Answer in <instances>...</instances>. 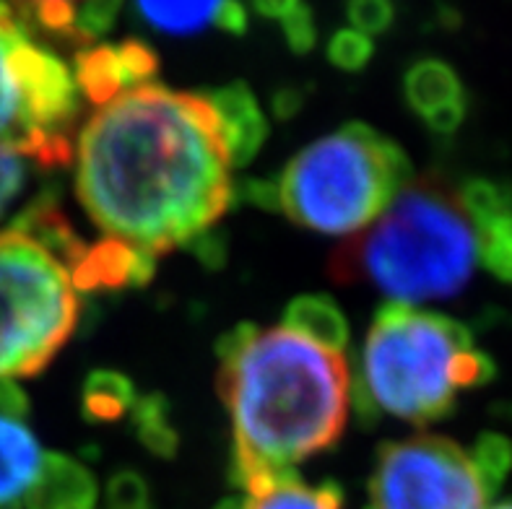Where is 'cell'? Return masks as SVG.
I'll list each match as a JSON object with an SVG mask.
<instances>
[{"mask_svg":"<svg viewBox=\"0 0 512 509\" xmlns=\"http://www.w3.org/2000/svg\"><path fill=\"white\" fill-rule=\"evenodd\" d=\"M76 193L107 237L151 255L185 247L232 206V162L206 94L146 84L78 133Z\"/></svg>","mask_w":512,"mask_h":509,"instance_id":"1","label":"cell"},{"mask_svg":"<svg viewBox=\"0 0 512 509\" xmlns=\"http://www.w3.org/2000/svg\"><path fill=\"white\" fill-rule=\"evenodd\" d=\"M351 380L344 354L286 328H255L219 359L216 390L232 419V484L255 494L331 450L349 421Z\"/></svg>","mask_w":512,"mask_h":509,"instance_id":"2","label":"cell"},{"mask_svg":"<svg viewBox=\"0 0 512 509\" xmlns=\"http://www.w3.org/2000/svg\"><path fill=\"white\" fill-rule=\"evenodd\" d=\"M479 237L458 190L437 174L403 187L388 211L346 239L328 260L336 284H367L388 302H440L458 297L474 276Z\"/></svg>","mask_w":512,"mask_h":509,"instance_id":"3","label":"cell"},{"mask_svg":"<svg viewBox=\"0 0 512 509\" xmlns=\"http://www.w3.org/2000/svg\"><path fill=\"white\" fill-rule=\"evenodd\" d=\"M351 380V413L364 429L390 413L406 424L448 419L458 395L494 380L497 367L463 323L385 302L364 338Z\"/></svg>","mask_w":512,"mask_h":509,"instance_id":"4","label":"cell"},{"mask_svg":"<svg viewBox=\"0 0 512 509\" xmlns=\"http://www.w3.org/2000/svg\"><path fill=\"white\" fill-rule=\"evenodd\" d=\"M414 180L396 141L367 123H346L299 151L279 177L281 211L318 234H359Z\"/></svg>","mask_w":512,"mask_h":509,"instance_id":"5","label":"cell"},{"mask_svg":"<svg viewBox=\"0 0 512 509\" xmlns=\"http://www.w3.org/2000/svg\"><path fill=\"white\" fill-rule=\"evenodd\" d=\"M37 29L29 0H0V146L45 169L65 167L73 159L78 89Z\"/></svg>","mask_w":512,"mask_h":509,"instance_id":"6","label":"cell"},{"mask_svg":"<svg viewBox=\"0 0 512 509\" xmlns=\"http://www.w3.org/2000/svg\"><path fill=\"white\" fill-rule=\"evenodd\" d=\"M71 273L39 239L11 224L0 232V377H34L78 325Z\"/></svg>","mask_w":512,"mask_h":509,"instance_id":"7","label":"cell"},{"mask_svg":"<svg viewBox=\"0 0 512 509\" xmlns=\"http://www.w3.org/2000/svg\"><path fill=\"white\" fill-rule=\"evenodd\" d=\"M471 455L440 434H416L377 447L367 509H484Z\"/></svg>","mask_w":512,"mask_h":509,"instance_id":"8","label":"cell"},{"mask_svg":"<svg viewBox=\"0 0 512 509\" xmlns=\"http://www.w3.org/2000/svg\"><path fill=\"white\" fill-rule=\"evenodd\" d=\"M159 73V55L149 42L128 37L117 45L81 47L73 58V81L86 102L104 107L125 91L151 84Z\"/></svg>","mask_w":512,"mask_h":509,"instance_id":"9","label":"cell"},{"mask_svg":"<svg viewBox=\"0 0 512 509\" xmlns=\"http://www.w3.org/2000/svg\"><path fill=\"white\" fill-rule=\"evenodd\" d=\"M156 255L128 245L117 237H104L94 245H86L81 258L71 268V281L76 291H120L141 289L154 278Z\"/></svg>","mask_w":512,"mask_h":509,"instance_id":"10","label":"cell"},{"mask_svg":"<svg viewBox=\"0 0 512 509\" xmlns=\"http://www.w3.org/2000/svg\"><path fill=\"white\" fill-rule=\"evenodd\" d=\"M206 97L211 99L216 115H219L229 162L232 167H247L268 138V120L260 112L258 97L245 81H232Z\"/></svg>","mask_w":512,"mask_h":509,"instance_id":"11","label":"cell"},{"mask_svg":"<svg viewBox=\"0 0 512 509\" xmlns=\"http://www.w3.org/2000/svg\"><path fill=\"white\" fill-rule=\"evenodd\" d=\"M97 499V481L81 460L47 452L37 481L26 494L24 509H94Z\"/></svg>","mask_w":512,"mask_h":509,"instance_id":"12","label":"cell"},{"mask_svg":"<svg viewBox=\"0 0 512 509\" xmlns=\"http://www.w3.org/2000/svg\"><path fill=\"white\" fill-rule=\"evenodd\" d=\"M42 460V447L24 421L0 416V509H24Z\"/></svg>","mask_w":512,"mask_h":509,"instance_id":"13","label":"cell"},{"mask_svg":"<svg viewBox=\"0 0 512 509\" xmlns=\"http://www.w3.org/2000/svg\"><path fill=\"white\" fill-rule=\"evenodd\" d=\"M284 328L336 354H344L351 343L349 320L328 294H302L292 299L284 310Z\"/></svg>","mask_w":512,"mask_h":509,"instance_id":"14","label":"cell"},{"mask_svg":"<svg viewBox=\"0 0 512 509\" xmlns=\"http://www.w3.org/2000/svg\"><path fill=\"white\" fill-rule=\"evenodd\" d=\"M403 99L416 115L427 120L450 104L468 102V94L453 65L440 58H424L403 73Z\"/></svg>","mask_w":512,"mask_h":509,"instance_id":"15","label":"cell"},{"mask_svg":"<svg viewBox=\"0 0 512 509\" xmlns=\"http://www.w3.org/2000/svg\"><path fill=\"white\" fill-rule=\"evenodd\" d=\"M224 3L227 0H133L143 24L169 37H193L214 26Z\"/></svg>","mask_w":512,"mask_h":509,"instance_id":"16","label":"cell"},{"mask_svg":"<svg viewBox=\"0 0 512 509\" xmlns=\"http://www.w3.org/2000/svg\"><path fill=\"white\" fill-rule=\"evenodd\" d=\"M245 509H344V489L336 481L307 486L292 471L268 489L245 494Z\"/></svg>","mask_w":512,"mask_h":509,"instance_id":"17","label":"cell"},{"mask_svg":"<svg viewBox=\"0 0 512 509\" xmlns=\"http://www.w3.org/2000/svg\"><path fill=\"white\" fill-rule=\"evenodd\" d=\"M138 393L128 374L94 369L81 387V413L89 424H112L130 413Z\"/></svg>","mask_w":512,"mask_h":509,"instance_id":"18","label":"cell"},{"mask_svg":"<svg viewBox=\"0 0 512 509\" xmlns=\"http://www.w3.org/2000/svg\"><path fill=\"white\" fill-rule=\"evenodd\" d=\"M133 434L154 458L172 460L180 450V432L172 424V408L162 393L138 395L130 408Z\"/></svg>","mask_w":512,"mask_h":509,"instance_id":"19","label":"cell"},{"mask_svg":"<svg viewBox=\"0 0 512 509\" xmlns=\"http://www.w3.org/2000/svg\"><path fill=\"white\" fill-rule=\"evenodd\" d=\"M468 455H471V463H474L476 473H479L487 497H494L512 471V442L505 434L484 432L479 434L474 450L468 452Z\"/></svg>","mask_w":512,"mask_h":509,"instance_id":"20","label":"cell"},{"mask_svg":"<svg viewBox=\"0 0 512 509\" xmlns=\"http://www.w3.org/2000/svg\"><path fill=\"white\" fill-rule=\"evenodd\" d=\"M479 260L489 273L512 284V216H497L489 224L476 226Z\"/></svg>","mask_w":512,"mask_h":509,"instance_id":"21","label":"cell"},{"mask_svg":"<svg viewBox=\"0 0 512 509\" xmlns=\"http://www.w3.org/2000/svg\"><path fill=\"white\" fill-rule=\"evenodd\" d=\"M325 55L331 60L333 68L344 73H359L375 58V39L357 29H338L328 39Z\"/></svg>","mask_w":512,"mask_h":509,"instance_id":"22","label":"cell"},{"mask_svg":"<svg viewBox=\"0 0 512 509\" xmlns=\"http://www.w3.org/2000/svg\"><path fill=\"white\" fill-rule=\"evenodd\" d=\"M120 8H123V0H81L76 6L71 42L89 47L94 39L104 37L115 26Z\"/></svg>","mask_w":512,"mask_h":509,"instance_id":"23","label":"cell"},{"mask_svg":"<svg viewBox=\"0 0 512 509\" xmlns=\"http://www.w3.org/2000/svg\"><path fill=\"white\" fill-rule=\"evenodd\" d=\"M458 200H461L463 211L468 213V219L474 226H484L497 219V216H502L500 185H494L492 180H484V177L468 180L458 190Z\"/></svg>","mask_w":512,"mask_h":509,"instance_id":"24","label":"cell"},{"mask_svg":"<svg viewBox=\"0 0 512 509\" xmlns=\"http://www.w3.org/2000/svg\"><path fill=\"white\" fill-rule=\"evenodd\" d=\"M110 509H151V489L146 478L133 468L112 473L104 489Z\"/></svg>","mask_w":512,"mask_h":509,"instance_id":"25","label":"cell"},{"mask_svg":"<svg viewBox=\"0 0 512 509\" xmlns=\"http://www.w3.org/2000/svg\"><path fill=\"white\" fill-rule=\"evenodd\" d=\"M346 16L354 29L367 37L385 34L396 19V8L390 0H346Z\"/></svg>","mask_w":512,"mask_h":509,"instance_id":"26","label":"cell"},{"mask_svg":"<svg viewBox=\"0 0 512 509\" xmlns=\"http://www.w3.org/2000/svg\"><path fill=\"white\" fill-rule=\"evenodd\" d=\"M281 32H284L286 47L294 55H310L318 45V19L307 3H299L284 21H281Z\"/></svg>","mask_w":512,"mask_h":509,"instance_id":"27","label":"cell"},{"mask_svg":"<svg viewBox=\"0 0 512 509\" xmlns=\"http://www.w3.org/2000/svg\"><path fill=\"white\" fill-rule=\"evenodd\" d=\"M29 164L32 162L16 149L0 146V216L24 190L26 180H29Z\"/></svg>","mask_w":512,"mask_h":509,"instance_id":"28","label":"cell"},{"mask_svg":"<svg viewBox=\"0 0 512 509\" xmlns=\"http://www.w3.org/2000/svg\"><path fill=\"white\" fill-rule=\"evenodd\" d=\"M234 203H247V206H258L263 211H281L279 198V177L273 180H250L232 182V206Z\"/></svg>","mask_w":512,"mask_h":509,"instance_id":"29","label":"cell"},{"mask_svg":"<svg viewBox=\"0 0 512 509\" xmlns=\"http://www.w3.org/2000/svg\"><path fill=\"white\" fill-rule=\"evenodd\" d=\"M182 250H188L190 255H195L198 263H201L203 268H208V271H219V268H224V263H227V234L219 232L214 226V229H208V232L190 239Z\"/></svg>","mask_w":512,"mask_h":509,"instance_id":"30","label":"cell"},{"mask_svg":"<svg viewBox=\"0 0 512 509\" xmlns=\"http://www.w3.org/2000/svg\"><path fill=\"white\" fill-rule=\"evenodd\" d=\"M214 26L219 32L229 34V37H245L247 29H250V13H247L245 3L242 0H227L216 13Z\"/></svg>","mask_w":512,"mask_h":509,"instance_id":"31","label":"cell"},{"mask_svg":"<svg viewBox=\"0 0 512 509\" xmlns=\"http://www.w3.org/2000/svg\"><path fill=\"white\" fill-rule=\"evenodd\" d=\"M0 416L13 421H24L29 416V398L16 385V380L0 377Z\"/></svg>","mask_w":512,"mask_h":509,"instance_id":"32","label":"cell"},{"mask_svg":"<svg viewBox=\"0 0 512 509\" xmlns=\"http://www.w3.org/2000/svg\"><path fill=\"white\" fill-rule=\"evenodd\" d=\"M466 112H468V102L450 104V107L440 110L437 115L427 117L424 123H427V128L432 130V133H437V136H453V133H458L463 120H466Z\"/></svg>","mask_w":512,"mask_h":509,"instance_id":"33","label":"cell"},{"mask_svg":"<svg viewBox=\"0 0 512 509\" xmlns=\"http://www.w3.org/2000/svg\"><path fill=\"white\" fill-rule=\"evenodd\" d=\"M305 91L297 89V86H281L276 94L271 97V110L279 120H292L299 115V110L305 107Z\"/></svg>","mask_w":512,"mask_h":509,"instance_id":"34","label":"cell"},{"mask_svg":"<svg viewBox=\"0 0 512 509\" xmlns=\"http://www.w3.org/2000/svg\"><path fill=\"white\" fill-rule=\"evenodd\" d=\"M250 6L255 8L258 16L273 21H284L294 8L299 6V0H250Z\"/></svg>","mask_w":512,"mask_h":509,"instance_id":"35","label":"cell"},{"mask_svg":"<svg viewBox=\"0 0 512 509\" xmlns=\"http://www.w3.org/2000/svg\"><path fill=\"white\" fill-rule=\"evenodd\" d=\"M500 195H502V213H505V216H512V182L500 185Z\"/></svg>","mask_w":512,"mask_h":509,"instance_id":"36","label":"cell"},{"mask_svg":"<svg viewBox=\"0 0 512 509\" xmlns=\"http://www.w3.org/2000/svg\"><path fill=\"white\" fill-rule=\"evenodd\" d=\"M214 509H245V497H227L221 499Z\"/></svg>","mask_w":512,"mask_h":509,"instance_id":"37","label":"cell"},{"mask_svg":"<svg viewBox=\"0 0 512 509\" xmlns=\"http://www.w3.org/2000/svg\"><path fill=\"white\" fill-rule=\"evenodd\" d=\"M52 3H68V6H78L81 0H29V6L39 8V6H52Z\"/></svg>","mask_w":512,"mask_h":509,"instance_id":"38","label":"cell"},{"mask_svg":"<svg viewBox=\"0 0 512 509\" xmlns=\"http://www.w3.org/2000/svg\"><path fill=\"white\" fill-rule=\"evenodd\" d=\"M489 509H512V502H502V504H494V507Z\"/></svg>","mask_w":512,"mask_h":509,"instance_id":"39","label":"cell"}]
</instances>
